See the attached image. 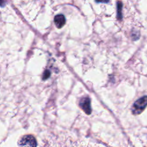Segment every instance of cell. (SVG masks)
<instances>
[{
    "label": "cell",
    "mask_w": 147,
    "mask_h": 147,
    "mask_svg": "<svg viewBox=\"0 0 147 147\" xmlns=\"http://www.w3.org/2000/svg\"><path fill=\"white\" fill-rule=\"evenodd\" d=\"M146 96H144L134 102L131 109V111L133 114H139L144 110L146 105Z\"/></svg>",
    "instance_id": "obj_1"
},
{
    "label": "cell",
    "mask_w": 147,
    "mask_h": 147,
    "mask_svg": "<svg viewBox=\"0 0 147 147\" xmlns=\"http://www.w3.org/2000/svg\"><path fill=\"white\" fill-rule=\"evenodd\" d=\"M18 144L20 147H36L37 142L32 135H25L21 138Z\"/></svg>",
    "instance_id": "obj_2"
},
{
    "label": "cell",
    "mask_w": 147,
    "mask_h": 147,
    "mask_svg": "<svg viewBox=\"0 0 147 147\" xmlns=\"http://www.w3.org/2000/svg\"><path fill=\"white\" fill-rule=\"evenodd\" d=\"M90 99L88 97H85L81 99L79 102V106L81 109L88 115L91 113Z\"/></svg>",
    "instance_id": "obj_3"
},
{
    "label": "cell",
    "mask_w": 147,
    "mask_h": 147,
    "mask_svg": "<svg viewBox=\"0 0 147 147\" xmlns=\"http://www.w3.org/2000/svg\"><path fill=\"white\" fill-rule=\"evenodd\" d=\"M54 22L57 28H61L65 24V19L63 14L56 15L54 18Z\"/></svg>",
    "instance_id": "obj_4"
},
{
    "label": "cell",
    "mask_w": 147,
    "mask_h": 147,
    "mask_svg": "<svg viewBox=\"0 0 147 147\" xmlns=\"http://www.w3.org/2000/svg\"><path fill=\"white\" fill-rule=\"evenodd\" d=\"M50 74H51V73H50V72L48 70L45 71V72L43 74V79L45 80V79H48L49 77Z\"/></svg>",
    "instance_id": "obj_5"
},
{
    "label": "cell",
    "mask_w": 147,
    "mask_h": 147,
    "mask_svg": "<svg viewBox=\"0 0 147 147\" xmlns=\"http://www.w3.org/2000/svg\"><path fill=\"white\" fill-rule=\"evenodd\" d=\"M95 1L97 2H100V3H107L109 2L110 0H95Z\"/></svg>",
    "instance_id": "obj_6"
},
{
    "label": "cell",
    "mask_w": 147,
    "mask_h": 147,
    "mask_svg": "<svg viewBox=\"0 0 147 147\" xmlns=\"http://www.w3.org/2000/svg\"><path fill=\"white\" fill-rule=\"evenodd\" d=\"M5 0H0V6L3 7L5 6Z\"/></svg>",
    "instance_id": "obj_7"
}]
</instances>
